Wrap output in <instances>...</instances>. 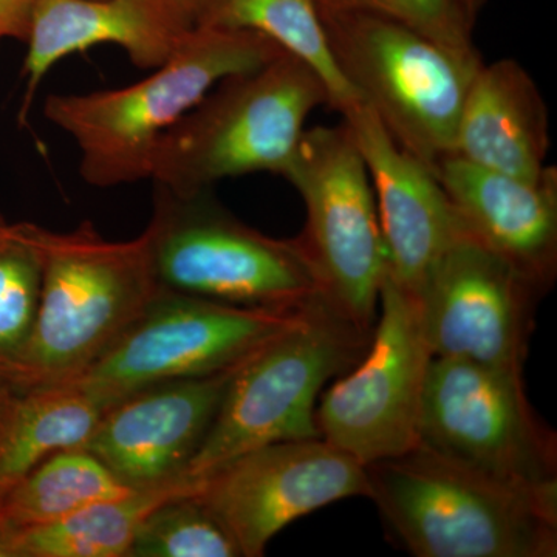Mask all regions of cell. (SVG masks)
<instances>
[{
    "label": "cell",
    "instance_id": "obj_12",
    "mask_svg": "<svg viewBox=\"0 0 557 557\" xmlns=\"http://www.w3.org/2000/svg\"><path fill=\"white\" fill-rule=\"evenodd\" d=\"M366 465L322 437L260 446L200 478L196 496L236 541L242 557L319 508L368 497Z\"/></svg>",
    "mask_w": 557,
    "mask_h": 557
},
{
    "label": "cell",
    "instance_id": "obj_13",
    "mask_svg": "<svg viewBox=\"0 0 557 557\" xmlns=\"http://www.w3.org/2000/svg\"><path fill=\"white\" fill-rule=\"evenodd\" d=\"M541 293L465 231L416 298L434 357L522 372Z\"/></svg>",
    "mask_w": 557,
    "mask_h": 557
},
{
    "label": "cell",
    "instance_id": "obj_7",
    "mask_svg": "<svg viewBox=\"0 0 557 557\" xmlns=\"http://www.w3.org/2000/svg\"><path fill=\"white\" fill-rule=\"evenodd\" d=\"M330 54L392 138L432 171L453 156L469 84L482 58L453 53L368 13L322 14Z\"/></svg>",
    "mask_w": 557,
    "mask_h": 557
},
{
    "label": "cell",
    "instance_id": "obj_1",
    "mask_svg": "<svg viewBox=\"0 0 557 557\" xmlns=\"http://www.w3.org/2000/svg\"><path fill=\"white\" fill-rule=\"evenodd\" d=\"M40 263L38 313L10 387L75 380L134 324L160 288L148 242L109 240L86 220L51 231L21 223Z\"/></svg>",
    "mask_w": 557,
    "mask_h": 557
},
{
    "label": "cell",
    "instance_id": "obj_24",
    "mask_svg": "<svg viewBox=\"0 0 557 557\" xmlns=\"http://www.w3.org/2000/svg\"><path fill=\"white\" fill-rule=\"evenodd\" d=\"M127 557H242L236 541L196 493L163 502L143 520Z\"/></svg>",
    "mask_w": 557,
    "mask_h": 557
},
{
    "label": "cell",
    "instance_id": "obj_16",
    "mask_svg": "<svg viewBox=\"0 0 557 557\" xmlns=\"http://www.w3.org/2000/svg\"><path fill=\"white\" fill-rule=\"evenodd\" d=\"M190 0H36L28 51L24 112L58 62L97 46H116L139 70L174 57L196 30Z\"/></svg>",
    "mask_w": 557,
    "mask_h": 557
},
{
    "label": "cell",
    "instance_id": "obj_25",
    "mask_svg": "<svg viewBox=\"0 0 557 557\" xmlns=\"http://www.w3.org/2000/svg\"><path fill=\"white\" fill-rule=\"evenodd\" d=\"M319 14L368 13L426 36L458 57L482 58L474 44L478 17L467 0H317Z\"/></svg>",
    "mask_w": 557,
    "mask_h": 557
},
{
    "label": "cell",
    "instance_id": "obj_23",
    "mask_svg": "<svg viewBox=\"0 0 557 557\" xmlns=\"http://www.w3.org/2000/svg\"><path fill=\"white\" fill-rule=\"evenodd\" d=\"M40 263L21 223L0 231V383L20 368L38 313Z\"/></svg>",
    "mask_w": 557,
    "mask_h": 557
},
{
    "label": "cell",
    "instance_id": "obj_10",
    "mask_svg": "<svg viewBox=\"0 0 557 557\" xmlns=\"http://www.w3.org/2000/svg\"><path fill=\"white\" fill-rule=\"evenodd\" d=\"M432 359L416 296L386 271L364 355L319 399V435L362 465L417 448Z\"/></svg>",
    "mask_w": 557,
    "mask_h": 557
},
{
    "label": "cell",
    "instance_id": "obj_14",
    "mask_svg": "<svg viewBox=\"0 0 557 557\" xmlns=\"http://www.w3.org/2000/svg\"><path fill=\"white\" fill-rule=\"evenodd\" d=\"M237 366L132 392L104 410L83 449L134 490L185 478Z\"/></svg>",
    "mask_w": 557,
    "mask_h": 557
},
{
    "label": "cell",
    "instance_id": "obj_29",
    "mask_svg": "<svg viewBox=\"0 0 557 557\" xmlns=\"http://www.w3.org/2000/svg\"><path fill=\"white\" fill-rule=\"evenodd\" d=\"M7 225H9V223H7L5 219H3L2 215H0V231L5 228Z\"/></svg>",
    "mask_w": 557,
    "mask_h": 557
},
{
    "label": "cell",
    "instance_id": "obj_6",
    "mask_svg": "<svg viewBox=\"0 0 557 557\" xmlns=\"http://www.w3.org/2000/svg\"><path fill=\"white\" fill-rule=\"evenodd\" d=\"M143 236L160 292L269 310L322 299L295 237L274 239L251 228L215 199L214 189L177 194L153 183Z\"/></svg>",
    "mask_w": 557,
    "mask_h": 557
},
{
    "label": "cell",
    "instance_id": "obj_27",
    "mask_svg": "<svg viewBox=\"0 0 557 557\" xmlns=\"http://www.w3.org/2000/svg\"><path fill=\"white\" fill-rule=\"evenodd\" d=\"M467 3L471 13L479 20L480 11L485 7L486 0H467Z\"/></svg>",
    "mask_w": 557,
    "mask_h": 557
},
{
    "label": "cell",
    "instance_id": "obj_19",
    "mask_svg": "<svg viewBox=\"0 0 557 557\" xmlns=\"http://www.w3.org/2000/svg\"><path fill=\"white\" fill-rule=\"evenodd\" d=\"M106 409L75 383L9 387L0 405V496L47 457L83 449Z\"/></svg>",
    "mask_w": 557,
    "mask_h": 557
},
{
    "label": "cell",
    "instance_id": "obj_18",
    "mask_svg": "<svg viewBox=\"0 0 557 557\" xmlns=\"http://www.w3.org/2000/svg\"><path fill=\"white\" fill-rule=\"evenodd\" d=\"M549 115L533 76L516 60L482 65L469 84L453 156L523 180L547 170Z\"/></svg>",
    "mask_w": 557,
    "mask_h": 557
},
{
    "label": "cell",
    "instance_id": "obj_22",
    "mask_svg": "<svg viewBox=\"0 0 557 557\" xmlns=\"http://www.w3.org/2000/svg\"><path fill=\"white\" fill-rule=\"evenodd\" d=\"M102 461L86 449H65L40 461L0 496V533L33 530L78 509L131 493Z\"/></svg>",
    "mask_w": 557,
    "mask_h": 557
},
{
    "label": "cell",
    "instance_id": "obj_26",
    "mask_svg": "<svg viewBox=\"0 0 557 557\" xmlns=\"http://www.w3.org/2000/svg\"><path fill=\"white\" fill-rule=\"evenodd\" d=\"M35 7L36 0H0V42L16 39L27 44Z\"/></svg>",
    "mask_w": 557,
    "mask_h": 557
},
{
    "label": "cell",
    "instance_id": "obj_11",
    "mask_svg": "<svg viewBox=\"0 0 557 557\" xmlns=\"http://www.w3.org/2000/svg\"><path fill=\"white\" fill-rule=\"evenodd\" d=\"M306 307L248 309L160 292L89 369L67 383L79 384L109 408L152 384L222 372L288 327Z\"/></svg>",
    "mask_w": 557,
    "mask_h": 557
},
{
    "label": "cell",
    "instance_id": "obj_2",
    "mask_svg": "<svg viewBox=\"0 0 557 557\" xmlns=\"http://www.w3.org/2000/svg\"><path fill=\"white\" fill-rule=\"evenodd\" d=\"M368 498L417 557H552L557 490H527L423 446L366 465Z\"/></svg>",
    "mask_w": 557,
    "mask_h": 557
},
{
    "label": "cell",
    "instance_id": "obj_28",
    "mask_svg": "<svg viewBox=\"0 0 557 557\" xmlns=\"http://www.w3.org/2000/svg\"><path fill=\"white\" fill-rule=\"evenodd\" d=\"M9 384L0 383V405H2V399L5 397L7 391H9Z\"/></svg>",
    "mask_w": 557,
    "mask_h": 557
},
{
    "label": "cell",
    "instance_id": "obj_5",
    "mask_svg": "<svg viewBox=\"0 0 557 557\" xmlns=\"http://www.w3.org/2000/svg\"><path fill=\"white\" fill-rule=\"evenodd\" d=\"M370 335L325 300H313L237 366L185 478H203L271 443L321 437L319 395L330 380L357 364Z\"/></svg>",
    "mask_w": 557,
    "mask_h": 557
},
{
    "label": "cell",
    "instance_id": "obj_15",
    "mask_svg": "<svg viewBox=\"0 0 557 557\" xmlns=\"http://www.w3.org/2000/svg\"><path fill=\"white\" fill-rule=\"evenodd\" d=\"M341 116L368 166L387 274L417 296L463 225L434 171L403 149L366 102Z\"/></svg>",
    "mask_w": 557,
    "mask_h": 557
},
{
    "label": "cell",
    "instance_id": "obj_21",
    "mask_svg": "<svg viewBox=\"0 0 557 557\" xmlns=\"http://www.w3.org/2000/svg\"><path fill=\"white\" fill-rule=\"evenodd\" d=\"M197 27L259 33L307 62L324 83L329 106L339 112L364 102L330 54L317 0H190Z\"/></svg>",
    "mask_w": 557,
    "mask_h": 557
},
{
    "label": "cell",
    "instance_id": "obj_20",
    "mask_svg": "<svg viewBox=\"0 0 557 557\" xmlns=\"http://www.w3.org/2000/svg\"><path fill=\"white\" fill-rule=\"evenodd\" d=\"M200 479L180 478L104 498L67 518L11 534V557H127L143 520L163 502L196 493Z\"/></svg>",
    "mask_w": 557,
    "mask_h": 557
},
{
    "label": "cell",
    "instance_id": "obj_3",
    "mask_svg": "<svg viewBox=\"0 0 557 557\" xmlns=\"http://www.w3.org/2000/svg\"><path fill=\"white\" fill-rule=\"evenodd\" d=\"M284 50L259 33L196 27L148 78L89 94L47 97L44 115L79 150L87 185L108 189L149 180L153 150L215 84Z\"/></svg>",
    "mask_w": 557,
    "mask_h": 557
},
{
    "label": "cell",
    "instance_id": "obj_8",
    "mask_svg": "<svg viewBox=\"0 0 557 557\" xmlns=\"http://www.w3.org/2000/svg\"><path fill=\"white\" fill-rule=\"evenodd\" d=\"M282 178L306 207V223L295 240L321 298L372 333L387 252L368 166L346 123L306 129Z\"/></svg>",
    "mask_w": 557,
    "mask_h": 557
},
{
    "label": "cell",
    "instance_id": "obj_9",
    "mask_svg": "<svg viewBox=\"0 0 557 557\" xmlns=\"http://www.w3.org/2000/svg\"><path fill=\"white\" fill-rule=\"evenodd\" d=\"M418 445L508 485L557 490L556 435L518 370L434 357Z\"/></svg>",
    "mask_w": 557,
    "mask_h": 557
},
{
    "label": "cell",
    "instance_id": "obj_4",
    "mask_svg": "<svg viewBox=\"0 0 557 557\" xmlns=\"http://www.w3.org/2000/svg\"><path fill=\"white\" fill-rule=\"evenodd\" d=\"M322 104L329 106L324 83L287 51L258 69L233 73L163 135L149 180L194 194L258 172L284 177L310 113Z\"/></svg>",
    "mask_w": 557,
    "mask_h": 557
},
{
    "label": "cell",
    "instance_id": "obj_17",
    "mask_svg": "<svg viewBox=\"0 0 557 557\" xmlns=\"http://www.w3.org/2000/svg\"><path fill=\"white\" fill-rule=\"evenodd\" d=\"M434 174L469 236L547 292L557 273L556 168L523 180L449 156Z\"/></svg>",
    "mask_w": 557,
    "mask_h": 557
}]
</instances>
